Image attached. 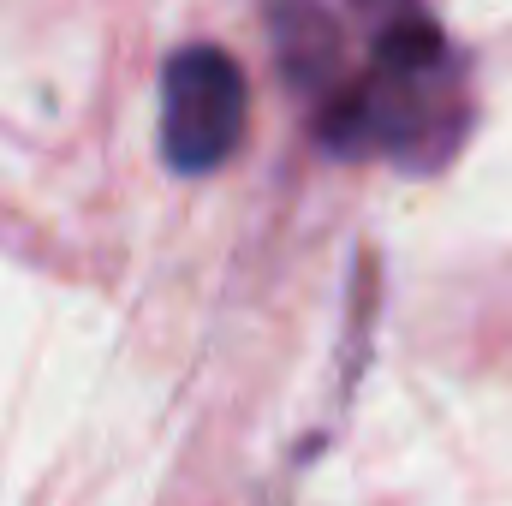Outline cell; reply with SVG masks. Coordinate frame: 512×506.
<instances>
[{
  "mask_svg": "<svg viewBox=\"0 0 512 506\" xmlns=\"http://www.w3.org/2000/svg\"><path fill=\"white\" fill-rule=\"evenodd\" d=\"M471 120V96L459 78V54L447 30L405 6L382 18L364 72L340 78V90L316 108V143L334 161H399L411 173H435L453 161Z\"/></svg>",
  "mask_w": 512,
  "mask_h": 506,
  "instance_id": "6da1fadb",
  "label": "cell"
},
{
  "mask_svg": "<svg viewBox=\"0 0 512 506\" xmlns=\"http://www.w3.org/2000/svg\"><path fill=\"white\" fill-rule=\"evenodd\" d=\"M251 120V78L221 42H185L161 66V161L185 179L215 173Z\"/></svg>",
  "mask_w": 512,
  "mask_h": 506,
  "instance_id": "7a4b0ae2",
  "label": "cell"
},
{
  "mask_svg": "<svg viewBox=\"0 0 512 506\" xmlns=\"http://www.w3.org/2000/svg\"><path fill=\"white\" fill-rule=\"evenodd\" d=\"M274 48H280V72L298 96H310L316 108L340 90L346 78V36L340 18L322 6H274Z\"/></svg>",
  "mask_w": 512,
  "mask_h": 506,
  "instance_id": "3957f363",
  "label": "cell"
}]
</instances>
